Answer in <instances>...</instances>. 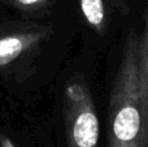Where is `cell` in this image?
<instances>
[{"mask_svg":"<svg viewBox=\"0 0 148 147\" xmlns=\"http://www.w3.org/2000/svg\"><path fill=\"white\" fill-rule=\"evenodd\" d=\"M143 95V43L140 33L130 30L110 89L108 147H144Z\"/></svg>","mask_w":148,"mask_h":147,"instance_id":"cell-1","label":"cell"},{"mask_svg":"<svg viewBox=\"0 0 148 147\" xmlns=\"http://www.w3.org/2000/svg\"><path fill=\"white\" fill-rule=\"evenodd\" d=\"M62 115L68 147H99V116L84 80H75L65 87Z\"/></svg>","mask_w":148,"mask_h":147,"instance_id":"cell-2","label":"cell"},{"mask_svg":"<svg viewBox=\"0 0 148 147\" xmlns=\"http://www.w3.org/2000/svg\"><path fill=\"white\" fill-rule=\"evenodd\" d=\"M86 25L97 35H104L117 20L130 13L129 0H79Z\"/></svg>","mask_w":148,"mask_h":147,"instance_id":"cell-3","label":"cell"},{"mask_svg":"<svg viewBox=\"0 0 148 147\" xmlns=\"http://www.w3.org/2000/svg\"><path fill=\"white\" fill-rule=\"evenodd\" d=\"M49 31L46 29L17 33L0 38V67L16 60L23 52L36 47L47 38Z\"/></svg>","mask_w":148,"mask_h":147,"instance_id":"cell-4","label":"cell"},{"mask_svg":"<svg viewBox=\"0 0 148 147\" xmlns=\"http://www.w3.org/2000/svg\"><path fill=\"white\" fill-rule=\"evenodd\" d=\"M140 38L144 51V95H143V111H144V147H148V1L143 12V27Z\"/></svg>","mask_w":148,"mask_h":147,"instance_id":"cell-5","label":"cell"},{"mask_svg":"<svg viewBox=\"0 0 148 147\" xmlns=\"http://www.w3.org/2000/svg\"><path fill=\"white\" fill-rule=\"evenodd\" d=\"M52 0H14L18 7L26 8V9H38L48 5Z\"/></svg>","mask_w":148,"mask_h":147,"instance_id":"cell-6","label":"cell"},{"mask_svg":"<svg viewBox=\"0 0 148 147\" xmlns=\"http://www.w3.org/2000/svg\"><path fill=\"white\" fill-rule=\"evenodd\" d=\"M0 147H16V145L12 142V139L5 135H0Z\"/></svg>","mask_w":148,"mask_h":147,"instance_id":"cell-7","label":"cell"}]
</instances>
